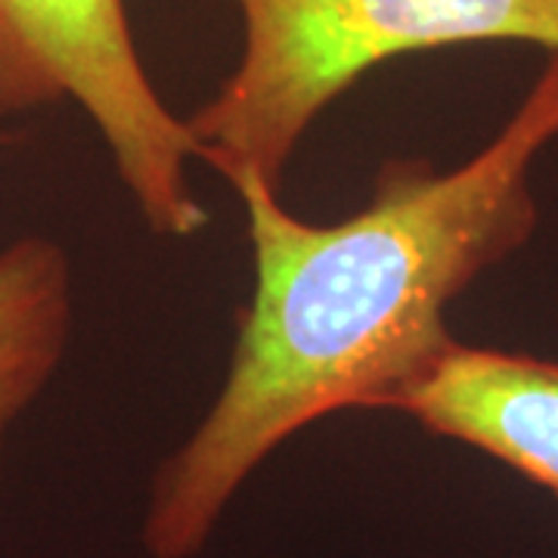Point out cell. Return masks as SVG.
<instances>
[{
  "label": "cell",
  "mask_w": 558,
  "mask_h": 558,
  "mask_svg": "<svg viewBox=\"0 0 558 558\" xmlns=\"http://www.w3.org/2000/svg\"><path fill=\"white\" fill-rule=\"evenodd\" d=\"M60 102L97 128L153 236H199V146L149 78L124 0H0V119Z\"/></svg>",
  "instance_id": "obj_3"
},
{
  "label": "cell",
  "mask_w": 558,
  "mask_h": 558,
  "mask_svg": "<svg viewBox=\"0 0 558 558\" xmlns=\"http://www.w3.org/2000/svg\"><path fill=\"white\" fill-rule=\"evenodd\" d=\"M242 53L186 128L220 178L258 171L279 190L314 121L366 72L459 44L558 53V0H233Z\"/></svg>",
  "instance_id": "obj_2"
},
{
  "label": "cell",
  "mask_w": 558,
  "mask_h": 558,
  "mask_svg": "<svg viewBox=\"0 0 558 558\" xmlns=\"http://www.w3.org/2000/svg\"><path fill=\"white\" fill-rule=\"evenodd\" d=\"M72 323L75 277L60 242L20 236L0 248V450L57 376Z\"/></svg>",
  "instance_id": "obj_5"
},
{
  "label": "cell",
  "mask_w": 558,
  "mask_h": 558,
  "mask_svg": "<svg viewBox=\"0 0 558 558\" xmlns=\"http://www.w3.org/2000/svg\"><path fill=\"white\" fill-rule=\"evenodd\" d=\"M391 410L558 497V360L453 339L400 388Z\"/></svg>",
  "instance_id": "obj_4"
},
{
  "label": "cell",
  "mask_w": 558,
  "mask_h": 558,
  "mask_svg": "<svg viewBox=\"0 0 558 558\" xmlns=\"http://www.w3.org/2000/svg\"><path fill=\"white\" fill-rule=\"evenodd\" d=\"M558 140V53L472 159L438 171L388 159L341 223L286 211L258 171L240 196L255 258L252 299L218 398L161 462L143 521L153 558H193L264 459L341 410H391L453 336L447 307L524 248L539 223L531 171Z\"/></svg>",
  "instance_id": "obj_1"
}]
</instances>
